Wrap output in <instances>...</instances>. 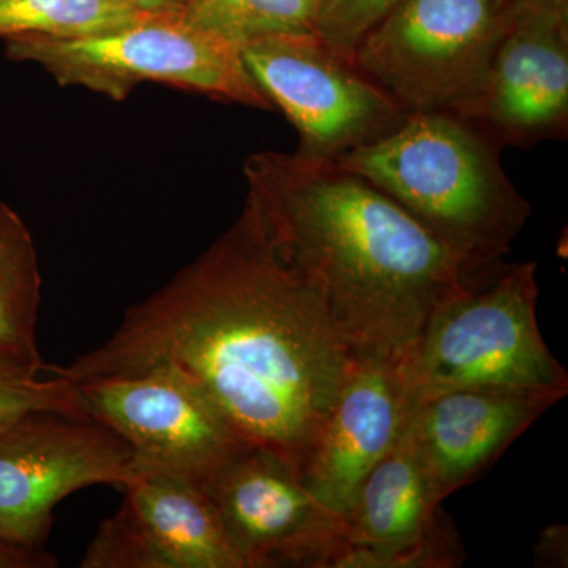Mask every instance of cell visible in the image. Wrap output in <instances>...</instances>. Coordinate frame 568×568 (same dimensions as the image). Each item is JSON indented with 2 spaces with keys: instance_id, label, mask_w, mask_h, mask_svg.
<instances>
[{
  "instance_id": "6da1fadb",
  "label": "cell",
  "mask_w": 568,
  "mask_h": 568,
  "mask_svg": "<svg viewBox=\"0 0 568 568\" xmlns=\"http://www.w3.org/2000/svg\"><path fill=\"white\" fill-rule=\"evenodd\" d=\"M357 357L323 295L250 197L237 220L104 345L44 372L71 383L168 365L193 379L250 446L301 476Z\"/></svg>"
},
{
  "instance_id": "7a4b0ae2",
  "label": "cell",
  "mask_w": 568,
  "mask_h": 568,
  "mask_svg": "<svg viewBox=\"0 0 568 568\" xmlns=\"http://www.w3.org/2000/svg\"><path fill=\"white\" fill-rule=\"evenodd\" d=\"M244 174L275 245L316 284L355 357L402 362L437 306L466 286L424 224L335 162L257 152Z\"/></svg>"
},
{
  "instance_id": "3957f363",
  "label": "cell",
  "mask_w": 568,
  "mask_h": 568,
  "mask_svg": "<svg viewBox=\"0 0 568 568\" xmlns=\"http://www.w3.org/2000/svg\"><path fill=\"white\" fill-rule=\"evenodd\" d=\"M500 145L457 114H409L375 142L332 160L424 224L473 286L496 274L532 212L500 162Z\"/></svg>"
},
{
  "instance_id": "277c9868",
  "label": "cell",
  "mask_w": 568,
  "mask_h": 568,
  "mask_svg": "<svg viewBox=\"0 0 568 568\" xmlns=\"http://www.w3.org/2000/svg\"><path fill=\"white\" fill-rule=\"evenodd\" d=\"M537 263L504 264L437 306L399 362L410 409L458 388L568 392L537 321Z\"/></svg>"
},
{
  "instance_id": "5b68a950",
  "label": "cell",
  "mask_w": 568,
  "mask_h": 568,
  "mask_svg": "<svg viewBox=\"0 0 568 568\" xmlns=\"http://www.w3.org/2000/svg\"><path fill=\"white\" fill-rule=\"evenodd\" d=\"M3 41L11 61L37 63L63 88L78 85L114 102L142 82H160L220 102L274 110L246 73L237 47L175 17H144L74 39Z\"/></svg>"
},
{
  "instance_id": "8992f818",
  "label": "cell",
  "mask_w": 568,
  "mask_h": 568,
  "mask_svg": "<svg viewBox=\"0 0 568 568\" xmlns=\"http://www.w3.org/2000/svg\"><path fill=\"white\" fill-rule=\"evenodd\" d=\"M506 29L493 0H402L355 50L358 70L409 114L465 115Z\"/></svg>"
},
{
  "instance_id": "52a82bcc",
  "label": "cell",
  "mask_w": 568,
  "mask_h": 568,
  "mask_svg": "<svg viewBox=\"0 0 568 568\" xmlns=\"http://www.w3.org/2000/svg\"><path fill=\"white\" fill-rule=\"evenodd\" d=\"M246 73L298 133L297 153L336 160L398 129L407 114L316 32L276 33L239 48Z\"/></svg>"
},
{
  "instance_id": "ba28073f",
  "label": "cell",
  "mask_w": 568,
  "mask_h": 568,
  "mask_svg": "<svg viewBox=\"0 0 568 568\" xmlns=\"http://www.w3.org/2000/svg\"><path fill=\"white\" fill-rule=\"evenodd\" d=\"M93 420L133 452V476L162 474L204 488L250 446L203 388L173 366L74 383Z\"/></svg>"
},
{
  "instance_id": "9c48e42d",
  "label": "cell",
  "mask_w": 568,
  "mask_h": 568,
  "mask_svg": "<svg viewBox=\"0 0 568 568\" xmlns=\"http://www.w3.org/2000/svg\"><path fill=\"white\" fill-rule=\"evenodd\" d=\"M132 478V448L108 426L88 414H29L0 428V540L40 549L62 499Z\"/></svg>"
},
{
  "instance_id": "30bf717a",
  "label": "cell",
  "mask_w": 568,
  "mask_h": 568,
  "mask_svg": "<svg viewBox=\"0 0 568 568\" xmlns=\"http://www.w3.org/2000/svg\"><path fill=\"white\" fill-rule=\"evenodd\" d=\"M246 568H328L345 521L282 458L248 447L203 488Z\"/></svg>"
},
{
  "instance_id": "8fae6325",
  "label": "cell",
  "mask_w": 568,
  "mask_h": 568,
  "mask_svg": "<svg viewBox=\"0 0 568 568\" xmlns=\"http://www.w3.org/2000/svg\"><path fill=\"white\" fill-rule=\"evenodd\" d=\"M343 521L345 544L331 568H454L466 559L407 424Z\"/></svg>"
},
{
  "instance_id": "7c38bea8",
  "label": "cell",
  "mask_w": 568,
  "mask_h": 568,
  "mask_svg": "<svg viewBox=\"0 0 568 568\" xmlns=\"http://www.w3.org/2000/svg\"><path fill=\"white\" fill-rule=\"evenodd\" d=\"M125 500L102 523L81 568H246L203 488L136 474Z\"/></svg>"
},
{
  "instance_id": "4fadbf2b",
  "label": "cell",
  "mask_w": 568,
  "mask_h": 568,
  "mask_svg": "<svg viewBox=\"0 0 568 568\" xmlns=\"http://www.w3.org/2000/svg\"><path fill=\"white\" fill-rule=\"evenodd\" d=\"M484 88L463 115L500 145L528 149L568 133V17L507 18Z\"/></svg>"
},
{
  "instance_id": "5bb4252c",
  "label": "cell",
  "mask_w": 568,
  "mask_h": 568,
  "mask_svg": "<svg viewBox=\"0 0 568 568\" xmlns=\"http://www.w3.org/2000/svg\"><path fill=\"white\" fill-rule=\"evenodd\" d=\"M409 414L399 362L357 358L302 467L305 487L345 517L366 477L402 436Z\"/></svg>"
},
{
  "instance_id": "9a60e30c",
  "label": "cell",
  "mask_w": 568,
  "mask_h": 568,
  "mask_svg": "<svg viewBox=\"0 0 568 568\" xmlns=\"http://www.w3.org/2000/svg\"><path fill=\"white\" fill-rule=\"evenodd\" d=\"M562 390L458 388L418 403L407 426L440 503L503 457L552 406Z\"/></svg>"
},
{
  "instance_id": "2e32d148",
  "label": "cell",
  "mask_w": 568,
  "mask_h": 568,
  "mask_svg": "<svg viewBox=\"0 0 568 568\" xmlns=\"http://www.w3.org/2000/svg\"><path fill=\"white\" fill-rule=\"evenodd\" d=\"M40 302L41 275L31 231L0 200V373L44 372L37 345Z\"/></svg>"
},
{
  "instance_id": "e0dca14e",
  "label": "cell",
  "mask_w": 568,
  "mask_h": 568,
  "mask_svg": "<svg viewBox=\"0 0 568 568\" xmlns=\"http://www.w3.org/2000/svg\"><path fill=\"white\" fill-rule=\"evenodd\" d=\"M320 0H183L179 20L241 48L276 33L315 32Z\"/></svg>"
},
{
  "instance_id": "ac0fdd59",
  "label": "cell",
  "mask_w": 568,
  "mask_h": 568,
  "mask_svg": "<svg viewBox=\"0 0 568 568\" xmlns=\"http://www.w3.org/2000/svg\"><path fill=\"white\" fill-rule=\"evenodd\" d=\"M149 14L126 0H0V39H74L132 24Z\"/></svg>"
},
{
  "instance_id": "d6986e66",
  "label": "cell",
  "mask_w": 568,
  "mask_h": 568,
  "mask_svg": "<svg viewBox=\"0 0 568 568\" xmlns=\"http://www.w3.org/2000/svg\"><path fill=\"white\" fill-rule=\"evenodd\" d=\"M40 410L85 414L78 386L71 381L0 373V428Z\"/></svg>"
},
{
  "instance_id": "ffe728a7",
  "label": "cell",
  "mask_w": 568,
  "mask_h": 568,
  "mask_svg": "<svg viewBox=\"0 0 568 568\" xmlns=\"http://www.w3.org/2000/svg\"><path fill=\"white\" fill-rule=\"evenodd\" d=\"M402 0H321L315 32L339 54L354 61L366 33Z\"/></svg>"
},
{
  "instance_id": "44dd1931",
  "label": "cell",
  "mask_w": 568,
  "mask_h": 568,
  "mask_svg": "<svg viewBox=\"0 0 568 568\" xmlns=\"http://www.w3.org/2000/svg\"><path fill=\"white\" fill-rule=\"evenodd\" d=\"M538 567H567V528L549 526L538 537L536 549Z\"/></svg>"
},
{
  "instance_id": "7402d4cb",
  "label": "cell",
  "mask_w": 568,
  "mask_h": 568,
  "mask_svg": "<svg viewBox=\"0 0 568 568\" xmlns=\"http://www.w3.org/2000/svg\"><path fill=\"white\" fill-rule=\"evenodd\" d=\"M55 559L41 549L17 547L0 540V568H52Z\"/></svg>"
},
{
  "instance_id": "603a6c76",
  "label": "cell",
  "mask_w": 568,
  "mask_h": 568,
  "mask_svg": "<svg viewBox=\"0 0 568 568\" xmlns=\"http://www.w3.org/2000/svg\"><path fill=\"white\" fill-rule=\"evenodd\" d=\"M532 11L567 14L568 17V0H508L507 6L504 7L503 17L504 20H507V18L532 13Z\"/></svg>"
},
{
  "instance_id": "cb8c5ba5",
  "label": "cell",
  "mask_w": 568,
  "mask_h": 568,
  "mask_svg": "<svg viewBox=\"0 0 568 568\" xmlns=\"http://www.w3.org/2000/svg\"><path fill=\"white\" fill-rule=\"evenodd\" d=\"M141 13L149 17H179L183 0H126Z\"/></svg>"
},
{
  "instance_id": "d4e9b609",
  "label": "cell",
  "mask_w": 568,
  "mask_h": 568,
  "mask_svg": "<svg viewBox=\"0 0 568 568\" xmlns=\"http://www.w3.org/2000/svg\"><path fill=\"white\" fill-rule=\"evenodd\" d=\"M500 10H504V7L507 6L508 0H493Z\"/></svg>"
},
{
  "instance_id": "484cf974",
  "label": "cell",
  "mask_w": 568,
  "mask_h": 568,
  "mask_svg": "<svg viewBox=\"0 0 568 568\" xmlns=\"http://www.w3.org/2000/svg\"><path fill=\"white\" fill-rule=\"evenodd\" d=\"M320 2H321V0H320Z\"/></svg>"
}]
</instances>
